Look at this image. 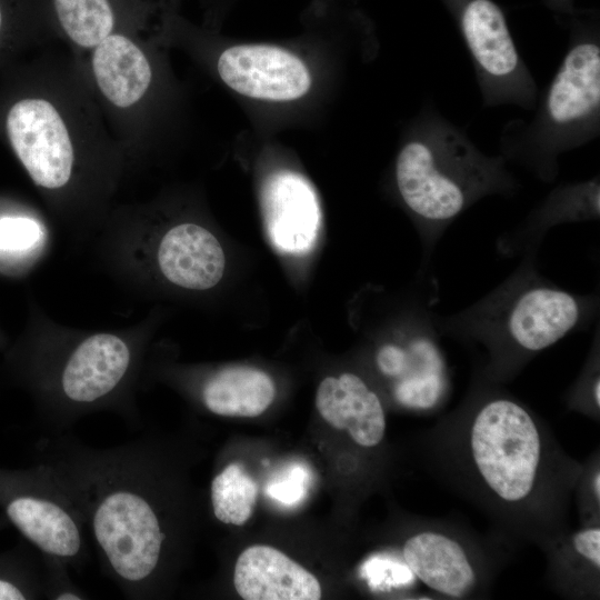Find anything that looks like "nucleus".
<instances>
[{"label":"nucleus","mask_w":600,"mask_h":600,"mask_svg":"<svg viewBox=\"0 0 600 600\" xmlns=\"http://www.w3.org/2000/svg\"><path fill=\"white\" fill-rule=\"evenodd\" d=\"M376 363L381 374L393 380L392 394L402 407L428 410L442 400L447 390L444 360L428 322L403 341L380 346Z\"/></svg>","instance_id":"obj_11"},{"label":"nucleus","mask_w":600,"mask_h":600,"mask_svg":"<svg viewBox=\"0 0 600 600\" xmlns=\"http://www.w3.org/2000/svg\"><path fill=\"white\" fill-rule=\"evenodd\" d=\"M264 228L274 249L287 254L310 251L318 238L321 209L311 182L301 173L279 169L261 188Z\"/></svg>","instance_id":"obj_12"},{"label":"nucleus","mask_w":600,"mask_h":600,"mask_svg":"<svg viewBox=\"0 0 600 600\" xmlns=\"http://www.w3.org/2000/svg\"><path fill=\"white\" fill-rule=\"evenodd\" d=\"M586 309L579 297L522 272L450 326L480 340L494 359L523 358L562 339L580 323Z\"/></svg>","instance_id":"obj_6"},{"label":"nucleus","mask_w":600,"mask_h":600,"mask_svg":"<svg viewBox=\"0 0 600 600\" xmlns=\"http://www.w3.org/2000/svg\"><path fill=\"white\" fill-rule=\"evenodd\" d=\"M158 263L170 282L186 289L207 290L221 280L226 257L210 231L194 223H181L162 238Z\"/></svg>","instance_id":"obj_16"},{"label":"nucleus","mask_w":600,"mask_h":600,"mask_svg":"<svg viewBox=\"0 0 600 600\" xmlns=\"http://www.w3.org/2000/svg\"><path fill=\"white\" fill-rule=\"evenodd\" d=\"M10 521L44 553L73 559L82 549V536L72 513L53 498L37 494L13 497L6 506Z\"/></svg>","instance_id":"obj_18"},{"label":"nucleus","mask_w":600,"mask_h":600,"mask_svg":"<svg viewBox=\"0 0 600 600\" xmlns=\"http://www.w3.org/2000/svg\"><path fill=\"white\" fill-rule=\"evenodd\" d=\"M506 162L426 104L397 153L394 182L407 209L436 230L486 196L514 193L518 183Z\"/></svg>","instance_id":"obj_3"},{"label":"nucleus","mask_w":600,"mask_h":600,"mask_svg":"<svg viewBox=\"0 0 600 600\" xmlns=\"http://www.w3.org/2000/svg\"><path fill=\"white\" fill-rule=\"evenodd\" d=\"M401 558L411 574L436 593L462 599L481 583V568L471 548L456 534L424 527L403 542Z\"/></svg>","instance_id":"obj_13"},{"label":"nucleus","mask_w":600,"mask_h":600,"mask_svg":"<svg viewBox=\"0 0 600 600\" xmlns=\"http://www.w3.org/2000/svg\"><path fill=\"white\" fill-rule=\"evenodd\" d=\"M469 52L484 107L532 111L537 82L520 56L501 8L492 0H441Z\"/></svg>","instance_id":"obj_8"},{"label":"nucleus","mask_w":600,"mask_h":600,"mask_svg":"<svg viewBox=\"0 0 600 600\" xmlns=\"http://www.w3.org/2000/svg\"><path fill=\"white\" fill-rule=\"evenodd\" d=\"M258 494L253 478L239 463L228 464L211 482V503L216 518L242 526L252 516Z\"/></svg>","instance_id":"obj_21"},{"label":"nucleus","mask_w":600,"mask_h":600,"mask_svg":"<svg viewBox=\"0 0 600 600\" xmlns=\"http://www.w3.org/2000/svg\"><path fill=\"white\" fill-rule=\"evenodd\" d=\"M162 40L113 33L74 54L123 153L138 152L153 140L162 74Z\"/></svg>","instance_id":"obj_5"},{"label":"nucleus","mask_w":600,"mask_h":600,"mask_svg":"<svg viewBox=\"0 0 600 600\" xmlns=\"http://www.w3.org/2000/svg\"><path fill=\"white\" fill-rule=\"evenodd\" d=\"M0 139L52 192L68 188L81 163L123 154L69 49H39L0 73Z\"/></svg>","instance_id":"obj_1"},{"label":"nucleus","mask_w":600,"mask_h":600,"mask_svg":"<svg viewBox=\"0 0 600 600\" xmlns=\"http://www.w3.org/2000/svg\"><path fill=\"white\" fill-rule=\"evenodd\" d=\"M58 40L73 53L128 32L166 42L179 0H47ZM167 43V42H166Z\"/></svg>","instance_id":"obj_9"},{"label":"nucleus","mask_w":600,"mask_h":600,"mask_svg":"<svg viewBox=\"0 0 600 600\" xmlns=\"http://www.w3.org/2000/svg\"><path fill=\"white\" fill-rule=\"evenodd\" d=\"M564 566L573 573L593 577L600 570V527L598 523L586 524L574 531L564 541ZM567 569V570H569Z\"/></svg>","instance_id":"obj_23"},{"label":"nucleus","mask_w":600,"mask_h":600,"mask_svg":"<svg viewBox=\"0 0 600 600\" xmlns=\"http://www.w3.org/2000/svg\"><path fill=\"white\" fill-rule=\"evenodd\" d=\"M598 178L554 189L529 218L531 226L552 224L599 216Z\"/></svg>","instance_id":"obj_22"},{"label":"nucleus","mask_w":600,"mask_h":600,"mask_svg":"<svg viewBox=\"0 0 600 600\" xmlns=\"http://www.w3.org/2000/svg\"><path fill=\"white\" fill-rule=\"evenodd\" d=\"M233 583L244 600H318V579L282 551L264 544L247 548L238 557Z\"/></svg>","instance_id":"obj_14"},{"label":"nucleus","mask_w":600,"mask_h":600,"mask_svg":"<svg viewBox=\"0 0 600 600\" xmlns=\"http://www.w3.org/2000/svg\"><path fill=\"white\" fill-rule=\"evenodd\" d=\"M274 396L276 387L270 376L246 366L220 370L202 389L207 409L223 417H258L272 403Z\"/></svg>","instance_id":"obj_19"},{"label":"nucleus","mask_w":600,"mask_h":600,"mask_svg":"<svg viewBox=\"0 0 600 600\" xmlns=\"http://www.w3.org/2000/svg\"><path fill=\"white\" fill-rule=\"evenodd\" d=\"M309 486V472L301 466H293L271 480L267 493L283 504H294L304 498Z\"/></svg>","instance_id":"obj_25"},{"label":"nucleus","mask_w":600,"mask_h":600,"mask_svg":"<svg viewBox=\"0 0 600 600\" xmlns=\"http://www.w3.org/2000/svg\"><path fill=\"white\" fill-rule=\"evenodd\" d=\"M216 68L220 79L241 96L267 101H292L311 87L306 63L273 44L243 43L224 49Z\"/></svg>","instance_id":"obj_10"},{"label":"nucleus","mask_w":600,"mask_h":600,"mask_svg":"<svg viewBox=\"0 0 600 600\" xmlns=\"http://www.w3.org/2000/svg\"><path fill=\"white\" fill-rule=\"evenodd\" d=\"M129 362L130 351L120 338L91 336L69 358L61 378L62 390L72 401L93 402L118 386Z\"/></svg>","instance_id":"obj_17"},{"label":"nucleus","mask_w":600,"mask_h":600,"mask_svg":"<svg viewBox=\"0 0 600 600\" xmlns=\"http://www.w3.org/2000/svg\"><path fill=\"white\" fill-rule=\"evenodd\" d=\"M56 599H59V600H78V599H82V597H78V594L74 593V592L64 591V592L58 593Z\"/></svg>","instance_id":"obj_28"},{"label":"nucleus","mask_w":600,"mask_h":600,"mask_svg":"<svg viewBox=\"0 0 600 600\" xmlns=\"http://www.w3.org/2000/svg\"><path fill=\"white\" fill-rule=\"evenodd\" d=\"M533 111L530 121L504 126L500 154L552 181L558 157L600 132V36L594 23L572 21L566 54Z\"/></svg>","instance_id":"obj_4"},{"label":"nucleus","mask_w":600,"mask_h":600,"mask_svg":"<svg viewBox=\"0 0 600 600\" xmlns=\"http://www.w3.org/2000/svg\"><path fill=\"white\" fill-rule=\"evenodd\" d=\"M587 493L591 499L593 509H599L600 503V470L593 469L587 478Z\"/></svg>","instance_id":"obj_26"},{"label":"nucleus","mask_w":600,"mask_h":600,"mask_svg":"<svg viewBox=\"0 0 600 600\" xmlns=\"http://www.w3.org/2000/svg\"><path fill=\"white\" fill-rule=\"evenodd\" d=\"M457 460L474 493L498 516L534 517L558 489L560 456L540 420L507 396L477 401L456 440Z\"/></svg>","instance_id":"obj_2"},{"label":"nucleus","mask_w":600,"mask_h":600,"mask_svg":"<svg viewBox=\"0 0 600 600\" xmlns=\"http://www.w3.org/2000/svg\"><path fill=\"white\" fill-rule=\"evenodd\" d=\"M52 40L47 0H0V73Z\"/></svg>","instance_id":"obj_20"},{"label":"nucleus","mask_w":600,"mask_h":600,"mask_svg":"<svg viewBox=\"0 0 600 600\" xmlns=\"http://www.w3.org/2000/svg\"><path fill=\"white\" fill-rule=\"evenodd\" d=\"M102 480L90 487L96 541L116 577L140 587L158 568L166 534L153 506L138 486Z\"/></svg>","instance_id":"obj_7"},{"label":"nucleus","mask_w":600,"mask_h":600,"mask_svg":"<svg viewBox=\"0 0 600 600\" xmlns=\"http://www.w3.org/2000/svg\"><path fill=\"white\" fill-rule=\"evenodd\" d=\"M41 236L38 222L29 218H0V250L20 251L29 249Z\"/></svg>","instance_id":"obj_24"},{"label":"nucleus","mask_w":600,"mask_h":600,"mask_svg":"<svg viewBox=\"0 0 600 600\" xmlns=\"http://www.w3.org/2000/svg\"><path fill=\"white\" fill-rule=\"evenodd\" d=\"M26 598V593L16 583L0 578V600H20Z\"/></svg>","instance_id":"obj_27"},{"label":"nucleus","mask_w":600,"mask_h":600,"mask_svg":"<svg viewBox=\"0 0 600 600\" xmlns=\"http://www.w3.org/2000/svg\"><path fill=\"white\" fill-rule=\"evenodd\" d=\"M316 407L331 427L346 430L363 448H373L384 438L387 423L381 400L354 373L324 378L317 390Z\"/></svg>","instance_id":"obj_15"}]
</instances>
